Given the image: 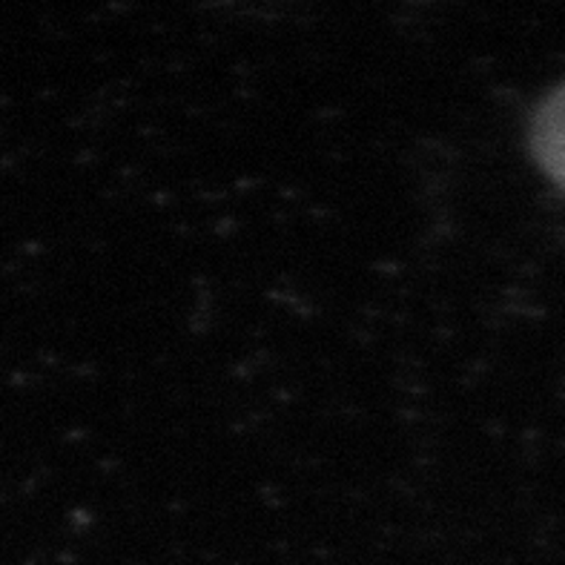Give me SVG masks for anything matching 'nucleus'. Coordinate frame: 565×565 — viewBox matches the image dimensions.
Masks as SVG:
<instances>
[{
	"label": "nucleus",
	"mask_w": 565,
	"mask_h": 565,
	"mask_svg": "<svg viewBox=\"0 0 565 565\" xmlns=\"http://www.w3.org/2000/svg\"><path fill=\"white\" fill-rule=\"evenodd\" d=\"M529 147L540 170L565 193V81L554 86L531 115Z\"/></svg>",
	"instance_id": "nucleus-1"
}]
</instances>
